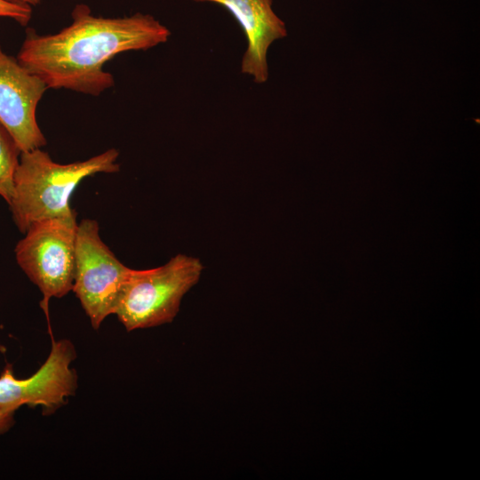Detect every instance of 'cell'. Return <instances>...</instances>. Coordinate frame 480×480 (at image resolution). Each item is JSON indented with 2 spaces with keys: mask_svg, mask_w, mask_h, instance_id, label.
Wrapping results in <instances>:
<instances>
[{
  "mask_svg": "<svg viewBox=\"0 0 480 480\" xmlns=\"http://www.w3.org/2000/svg\"><path fill=\"white\" fill-rule=\"evenodd\" d=\"M72 22L54 34L28 28L18 61L48 89H67L99 96L115 84L106 62L128 51H146L167 42L170 30L150 14L105 18L84 4L71 13Z\"/></svg>",
  "mask_w": 480,
  "mask_h": 480,
  "instance_id": "cell-1",
  "label": "cell"
},
{
  "mask_svg": "<svg viewBox=\"0 0 480 480\" xmlns=\"http://www.w3.org/2000/svg\"><path fill=\"white\" fill-rule=\"evenodd\" d=\"M119 152L109 148L85 161L58 164L41 148L21 152L8 204L17 228L25 233L34 222L70 218L76 212L70 197L85 178L119 171Z\"/></svg>",
  "mask_w": 480,
  "mask_h": 480,
  "instance_id": "cell-2",
  "label": "cell"
},
{
  "mask_svg": "<svg viewBox=\"0 0 480 480\" xmlns=\"http://www.w3.org/2000/svg\"><path fill=\"white\" fill-rule=\"evenodd\" d=\"M203 268L197 258L185 254L157 268H132L114 315L128 332L171 323Z\"/></svg>",
  "mask_w": 480,
  "mask_h": 480,
  "instance_id": "cell-3",
  "label": "cell"
},
{
  "mask_svg": "<svg viewBox=\"0 0 480 480\" xmlns=\"http://www.w3.org/2000/svg\"><path fill=\"white\" fill-rule=\"evenodd\" d=\"M76 216L34 222L14 249L17 264L43 294L48 314L51 298H62L73 288Z\"/></svg>",
  "mask_w": 480,
  "mask_h": 480,
  "instance_id": "cell-4",
  "label": "cell"
},
{
  "mask_svg": "<svg viewBox=\"0 0 480 480\" xmlns=\"http://www.w3.org/2000/svg\"><path fill=\"white\" fill-rule=\"evenodd\" d=\"M131 271L101 240L97 220L84 219L77 224L72 291L94 329L115 314Z\"/></svg>",
  "mask_w": 480,
  "mask_h": 480,
  "instance_id": "cell-5",
  "label": "cell"
},
{
  "mask_svg": "<svg viewBox=\"0 0 480 480\" xmlns=\"http://www.w3.org/2000/svg\"><path fill=\"white\" fill-rule=\"evenodd\" d=\"M76 357L73 343L60 340L52 342L47 359L28 378L17 379L7 364L0 374V409L14 413L22 405H41L44 415L54 412L76 393L77 375L70 367Z\"/></svg>",
  "mask_w": 480,
  "mask_h": 480,
  "instance_id": "cell-6",
  "label": "cell"
},
{
  "mask_svg": "<svg viewBox=\"0 0 480 480\" xmlns=\"http://www.w3.org/2000/svg\"><path fill=\"white\" fill-rule=\"evenodd\" d=\"M0 45V124L21 152L41 148L47 141L36 121V108L47 90Z\"/></svg>",
  "mask_w": 480,
  "mask_h": 480,
  "instance_id": "cell-7",
  "label": "cell"
},
{
  "mask_svg": "<svg viewBox=\"0 0 480 480\" xmlns=\"http://www.w3.org/2000/svg\"><path fill=\"white\" fill-rule=\"evenodd\" d=\"M222 6L237 20L247 41L241 71L257 84L268 78V51L287 34L284 22L272 8L273 0H193Z\"/></svg>",
  "mask_w": 480,
  "mask_h": 480,
  "instance_id": "cell-8",
  "label": "cell"
},
{
  "mask_svg": "<svg viewBox=\"0 0 480 480\" xmlns=\"http://www.w3.org/2000/svg\"><path fill=\"white\" fill-rule=\"evenodd\" d=\"M21 150L8 131L0 124V196L10 203L13 193L14 175Z\"/></svg>",
  "mask_w": 480,
  "mask_h": 480,
  "instance_id": "cell-9",
  "label": "cell"
},
{
  "mask_svg": "<svg viewBox=\"0 0 480 480\" xmlns=\"http://www.w3.org/2000/svg\"><path fill=\"white\" fill-rule=\"evenodd\" d=\"M0 18L12 19L21 26H26L32 18V7L0 0Z\"/></svg>",
  "mask_w": 480,
  "mask_h": 480,
  "instance_id": "cell-10",
  "label": "cell"
},
{
  "mask_svg": "<svg viewBox=\"0 0 480 480\" xmlns=\"http://www.w3.org/2000/svg\"><path fill=\"white\" fill-rule=\"evenodd\" d=\"M13 414L0 409V435L7 432L13 425Z\"/></svg>",
  "mask_w": 480,
  "mask_h": 480,
  "instance_id": "cell-11",
  "label": "cell"
},
{
  "mask_svg": "<svg viewBox=\"0 0 480 480\" xmlns=\"http://www.w3.org/2000/svg\"><path fill=\"white\" fill-rule=\"evenodd\" d=\"M14 4H26L29 6H36L41 3L42 0H5Z\"/></svg>",
  "mask_w": 480,
  "mask_h": 480,
  "instance_id": "cell-12",
  "label": "cell"
}]
</instances>
